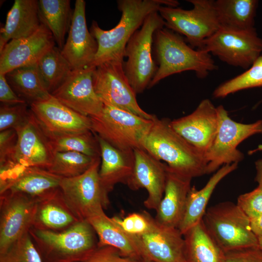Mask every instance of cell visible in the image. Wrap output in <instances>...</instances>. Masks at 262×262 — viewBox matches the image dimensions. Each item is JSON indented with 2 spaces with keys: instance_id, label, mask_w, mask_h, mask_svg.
Segmentation results:
<instances>
[{
  "instance_id": "603a6c76",
  "label": "cell",
  "mask_w": 262,
  "mask_h": 262,
  "mask_svg": "<svg viewBox=\"0 0 262 262\" xmlns=\"http://www.w3.org/2000/svg\"><path fill=\"white\" fill-rule=\"evenodd\" d=\"M96 135L100 149L99 179L109 195L116 184H127L133 170L134 152L119 150Z\"/></svg>"
},
{
  "instance_id": "ac0fdd59",
  "label": "cell",
  "mask_w": 262,
  "mask_h": 262,
  "mask_svg": "<svg viewBox=\"0 0 262 262\" xmlns=\"http://www.w3.org/2000/svg\"><path fill=\"white\" fill-rule=\"evenodd\" d=\"M133 152V170L127 185L132 190L145 189L148 196L144 206L156 210L164 192L167 165L143 148L135 149Z\"/></svg>"
},
{
  "instance_id": "4fadbf2b",
  "label": "cell",
  "mask_w": 262,
  "mask_h": 262,
  "mask_svg": "<svg viewBox=\"0 0 262 262\" xmlns=\"http://www.w3.org/2000/svg\"><path fill=\"white\" fill-rule=\"evenodd\" d=\"M0 195V254H2L29 232L34 224L38 201L19 194Z\"/></svg>"
},
{
  "instance_id": "cb8c5ba5",
  "label": "cell",
  "mask_w": 262,
  "mask_h": 262,
  "mask_svg": "<svg viewBox=\"0 0 262 262\" xmlns=\"http://www.w3.org/2000/svg\"><path fill=\"white\" fill-rule=\"evenodd\" d=\"M62 179L46 169L24 168L0 187V194H19L39 201L59 188Z\"/></svg>"
},
{
  "instance_id": "f546056e",
  "label": "cell",
  "mask_w": 262,
  "mask_h": 262,
  "mask_svg": "<svg viewBox=\"0 0 262 262\" xmlns=\"http://www.w3.org/2000/svg\"><path fill=\"white\" fill-rule=\"evenodd\" d=\"M183 236L187 262H224L225 252L209 233L202 220Z\"/></svg>"
},
{
  "instance_id": "8d00e7d4",
  "label": "cell",
  "mask_w": 262,
  "mask_h": 262,
  "mask_svg": "<svg viewBox=\"0 0 262 262\" xmlns=\"http://www.w3.org/2000/svg\"><path fill=\"white\" fill-rule=\"evenodd\" d=\"M0 262H43L29 232L15 242L4 253Z\"/></svg>"
},
{
  "instance_id": "e575fe53",
  "label": "cell",
  "mask_w": 262,
  "mask_h": 262,
  "mask_svg": "<svg viewBox=\"0 0 262 262\" xmlns=\"http://www.w3.org/2000/svg\"><path fill=\"white\" fill-rule=\"evenodd\" d=\"M98 158L77 152H57L47 170L62 178H73L84 173Z\"/></svg>"
},
{
  "instance_id": "b9f144b4",
  "label": "cell",
  "mask_w": 262,
  "mask_h": 262,
  "mask_svg": "<svg viewBox=\"0 0 262 262\" xmlns=\"http://www.w3.org/2000/svg\"><path fill=\"white\" fill-rule=\"evenodd\" d=\"M83 262H139L122 255L118 249L110 246L98 247Z\"/></svg>"
},
{
  "instance_id": "3957f363",
  "label": "cell",
  "mask_w": 262,
  "mask_h": 262,
  "mask_svg": "<svg viewBox=\"0 0 262 262\" xmlns=\"http://www.w3.org/2000/svg\"><path fill=\"white\" fill-rule=\"evenodd\" d=\"M153 43L159 67L149 88L174 74L193 70L203 78L217 68L209 53L193 49L179 33L166 27L155 32Z\"/></svg>"
},
{
  "instance_id": "d6986e66",
  "label": "cell",
  "mask_w": 262,
  "mask_h": 262,
  "mask_svg": "<svg viewBox=\"0 0 262 262\" xmlns=\"http://www.w3.org/2000/svg\"><path fill=\"white\" fill-rule=\"evenodd\" d=\"M30 109L47 134L74 133L91 130L90 117L82 115L51 97L30 105Z\"/></svg>"
},
{
  "instance_id": "9a60e30c",
  "label": "cell",
  "mask_w": 262,
  "mask_h": 262,
  "mask_svg": "<svg viewBox=\"0 0 262 262\" xmlns=\"http://www.w3.org/2000/svg\"><path fill=\"white\" fill-rule=\"evenodd\" d=\"M131 236L143 260L152 262H186L183 236L177 228L161 226L154 218L147 232Z\"/></svg>"
},
{
  "instance_id": "f35d334b",
  "label": "cell",
  "mask_w": 262,
  "mask_h": 262,
  "mask_svg": "<svg viewBox=\"0 0 262 262\" xmlns=\"http://www.w3.org/2000/svg\"><path fill=\"white\" fill-rule=\"evenodd\" d=\"M112 218L124 231L131 236H138L147 232L154 219L146 211L131 213L122 219L117 216Z\"/></svg>"
},
{
  "instance_id": "8992f818",
  "label": "cell",
  "mask_w": 262,
  "mask_h": 262,
  "mask_svg": "<svg viewBox=\"0 0 262 262\" xmlns=\"http://www.w3.org/2000/svg\"><path fill=\"white\" fill-rule=\"evenodd\" d=\"M202 221L225 253L258 246V238L251 229L250 219L236 204L226 201L211 206L206 210Z\"/></svg>"
},
{
  "instance_id": "f6af8a7d",
  "label": "cell",
  "mask_w": 262,
  "mask_h": 262,
  "mask_svg": "<svg viewBox=\"0 0 262 262\" xmlns=\"http://www.w3.org/2000/svg\"><path fill=\"white\" fill-rule=\"evenodd\" d=\"M251 229L258 237H262V214L256 218L250 219Z\"/></svg>"
},
{
  "instance_id": "e0dca14e",
  "label": "cell",
  "mask_w": 262,
  "mask_h": 262,
  "mask_svg": "<svg viewBox=\"0 0 262 262\" xmlns=\"http://www.w3.org/2000/svg\"><path fill=\"white\" fill-rule=\"evenodd\" d=\"M173 129L204 155L210 149L218 127L216 107L202 100L191 114L170 120Z\"/></svg>"
},
{
  "instance_id": "f1b7e54d",
  "label": "cell",
  "mask_w": 262,
  "mask_h": 262,
  "mask_svg": "<svg viewBox=\"0 0 262 262\" xmlns=\"http://www.w3.org/2000/svg\"><path fill=\"white\" fill-rule=\"evenodd\" d=\"M5 75L14 91L29 106L51 97L41 77L37 63L16 68Z\"/></svg>"
},
{
  "instance_id": "83f0119b",
  "label": "cell",
  "mask_w": 262,
  "mask_h": 262,
  "mask_svg": "<svg viewBox=\"0 0 262 262\" xmlns=\"http://www.w3.org/2000/svg\"><path fill=\"white\" fill-rule=\"evenodd\" d=\"M78 221L64 202L59 188L38 202L32 228L61 231Z\"/></svg>"
},
{
  "instance_id": "1f68e13d",
  "label": "cell",
  "mask_w": 262,
  "mask_h": 262,
  "mask_svg": "<svg viewBox=\"0 0 262 262\" xmlns=\"http://www.w3.org/2000/svg\"><path fill=\"white\" fill-rule=\"evenodd\" d=\"M38 13L41 24L51 32L61 50L65 43L73 17L69 0H39Z\"/></svg>"
},
{
  "instance_id": "681fc988",
  "label": "cell",
  "mask_w": 262,
  "mask_h": 262,
  "mask_svg": "<svg viewBox=\"0 0 262 262\" xmlns=\"http://www.w3.org/2000/svg\"></svg>"
},
{
  "instance_id": "ab89813d",
  "label": "cell",
  "mask_w": 262,
  "mask_h": 262,
  "mask_svg": "<svg viewBox=\"0 0 262 262\" xmlns=\"http://www.w3.org/2000/svg\"><path fill=\"white\" fill-rule=\"evenodd\" d=\"M250 219L262 214V186H258L251 192L242 194L236 204Z\"/></svg>"
},
{
  "instance_id": "5bb4252c",
  "label": "cell",
  "mask_w": 262,
  "mask_h": 262,
  "mask_svg": "<svg viewBox=\"0 0 262 262\" xmlns=\"http://www.w3.org/2000/svg\"><path fill=\"white\" fill-rule=\"evenodd\" d=\"M17 140L13 162L16 168H39L47 170L54 152L49 139L31 111L27 122L16 131Z\"/></svg>"
},
{
  "instance_id": "d590c367",
  "label": "cell",
  "mask_w": 262,
  "mask_h": 262,
  "mask_svg": "<svg viewBox=\"0 0 262 262\" xmlns=\"http://www.w3.org/2000/svg\"><path fill=\"white\" fill-rule=\"evenodd\" d=\"M259 87H262V55L246 71L218 86L213 96L224 98L242 90Z\"/></svg>"
},
{
  "instance_id": "6da1fadb",
  "label": "cell",
  "mask_w": 262,
  "mask_h": 262,
  "mask_svg": "<svg viewBox=\"0 0 262 262\" xmlns=\"http://www.w3.org/2000/svg\"><path fill=\"white\" fill-rule=\"evenodd\" d=\"M117 7L121 12L118 24L104 30L93 20L89 31L98 43V51L90 66L96 67L110 61L124 62L126 45L135 32L142 26L151 13L158 12L162 6L177 7L175 0H119Z\"/></svg>"
},
{
  "instance_id": "4316f807",
  "label": "cell",
  "mask_w": 262,
  "mask_h": 262,
  "mask_svg": "<svg viewBox=\"0 0 262 262\" xmlns=\"http://www.w3.org/2000/svg\"><path fill=\"white\" fill-rule=\"evenodd\" d=\"M88 221L98 238V247L110 246L116 248L124 256L136 260L141 259L140 252L131 236L103 212L90 218Z\"/></svg>"
},
{
  "instance_id": "7402d4cb",
  "label": "cell",
  "mask_w": 262,
  "mask_h": 262,
  "mask_svg": "<svg viewBox=\"0 0 262 262\" xmlns=\"http://www.w3.org/2000/svg\"><path fill=\"white\" fill-rule=\"evenodd\" d=\"M192 179L172 170L167 165L164 192L154 218L158 224L178 229L184 213Z\"/></svg>"
},
{
  "instance_id": "d6a6232c",
  "label": "cell",
  "mask_w": 262,
  "mask_h": 262,
  "mask_svg": "<svg viewBox=\"0 0 262 262\" xmlns=\"http://www.w3.org/2000/svg\"><path fill=\"white\" fill-rule=\"evenodd\" d=\"M41 77L50 94L70 75L73 69L55 46L49 49L37 63Z\"/></svg>"
},
{
  "instance_id": "7dc6e473",
  "label": "cell",
  "mask_w": 262,
  "mask_h": 262,
  "mask_svg": "<svg viewBox=\"0 0 262 262\" xmlns=\"http://www.w3.org/2000/svg\"><path fill=\"white\" fill-rule=\"evenodd\" d=\"M258 238V246L262 249V237H259Z\"/></svg>"
},
{
  "instance_id": "7c38bea8",
  "label": "cell",
  "mask_w": 262,
  "mask_h": 262,
  "mask_svg": "<svg viewBox=\"0 0 262 262\" xmlns=\"http://www.w3.org/2000/svg\"><path fill=\"white\" fill-rule=\"evenodd\" d=\"M197 49L211 52L229 65L246 69L260 56L262 39L256 29L239 31L220 27Z\"/></svg>"
},
{
  "instance_id": "44dd1931",
  "label": "cell",
  "mask_w": 262,
  "mask_h": 262,
  "mask_svg": "<svg viewBox=\"0 0 262 262\" xmlns=\"http://www.w3.org/2000/svg\"><path fill=\"white\" fill-rule=\"evenodd\" d=\"M68 35L61 49L73 70L90 66L98 51V43L88 30L85 18V2L76 0Z\"/></svg>"
},
{
  "instance_id": "30bf717a",
  "label": "cell",
  "mask_w": 262,
  "mask_h": 262,
  "mask_svg": "<svg viewBox=\"0 0 262 262\" xmlns=\"http://www.w3.org/2000/svg\"><path fill=\"white\" fill-rule=\"evenodd\" d=\"M193 5L191 10L164 5L158 13L166 27L184 35L192 47L199 49L203 42L220 27L212 0H188Z\"/></svg>"
},
{
  "instance_id": "60d3db41",
  "label": "cell",
  "mask_w": 262,
  "mask_h": 262,
  "mask_svg": "<svg viewBox=\"0 0 262 262\" xmlns=\"http://www.w3.org/2000/svg\"><path fill=\"white\" fill-rule=\"evenodd\" d=\"M17 140V135L15 130L0 131V166L13 162Z\"/></svg>"
},
{
  "instance_id": "7a4b0ae2",
  "label": "cell",
  "mask_w": 262,
  "mask_h": 262,
  "mask_svg": "<svg viewBox=\"0 0 262 262\" xmlns=\"http://www.w3.org/2000/svg\"><path fill=\"white\" fill-rule=\"evenodd\" d=\"M143 148L181 175L193 179L206 174L204 154L176 131L168 119L156 116Z\"/></svg>"
},
{
  "instance_id": "ffe728a7",
  "label": "cell",
  "mask_w": 262,
  "mask_h": 262,
  "mask_svg": "<svg viewBox=\"0 0 262 262\" xmlns=\"http://www.w3.org/2000/svg\"><path fill=\"white\" fill-rule=\"evenodd\" d=\"M55 46V40L43 24L32 34L10 41L0 51V74H5L16 68L37 63Z\"/></svg>"
},
{
  "instance_id": "52a82bcc",
  "label": "cell",
  "mask_w": 262,
  "mask_h": 262,
  "mask_svg": "<svg viewBox=\"0 0 262 262\" xmlns=\"http://www.w3.org/2000/svg\"><path fill=\"white\" fill-rule=\"evenodd\" d=\"M165 26L158 12L150 14L141 28L128 41L123 62L126 76L136 93H142L148 86L157 68L152 58V47L155 32Z\"/></svg>"
},
{
  "instance_id": "74e56055",
  "label": "cell",
  "mask_w": 262,
  "mask_h": 262,
  "mask_svg": "<svg viewBox=\"0 0 262 262\" xmlns=\"http://www.w3.org/2000/svg\"><path fill=\"white\" fill-rule=\"evenodd\" d=\"M27 103L15 105L0 104V131L14 129L24 126L30 118L31 111Z\"/></svg>"
},
{
  "instance_id": "8fae6325",
  "label": "cell",
  "mask_w": 262,
  "mask_h": 262,
  "mask_svg": "<svg viewBox=\"0 0 262 262\" xmlns=\"http://www.w3.org/2000/svg\"><path fill=\"white\" fill-rule=\"evenodd\" d=\"M123 62L110 61L95 67L92 79L96 93L104 104L153 119L155 115L147 113L139 105L136 94L125 73Z\"/></svg>"
},
{
  "instance_id": "836d02e7",
  "label": "cell",
  "mask_w": 262,
  "mask_h": 262,
  "mask_svg": "<svg viewBox=\"0 0 262 262\" xmlns=\"http://www.w3.org/2000/svg\"><path fill=\"white\" fill-rule=\"evenodd\" d=\"M46 134L54 153L73 151L93 158H100L99 142L96 134L91 130L74 133Z\"/></svg>"
},
{
  "instance_id": "5b68a950",
  "label": "cell",
  "mask_w": 262,
  "mask_h": 262,
  "mask_svg": "<svg viewBox=\"0 0 262 262\" xmlns=\"http://www.w3.org/2000/svg\"><path fill=\"white\" fill-rule=\"evenodd\" d=\"M90 118L91 131L94 133L124 151L143 148L155 118L146 119L107 104H104L100 114Z\"/></svg>"
},
{
  "instance_id": "c3c4849f",
  "label": "cell",
  "mask_w": 262,
  "mask_h": 262,
  "mask_svg": "<svg viewBox=\"0 0 262 262\" xmlns=\"http://www.w3.org/2000/svg\"><path fill=\"white\" fill-rule=\"evenodd\" d=\"M142 262H152L148 260H143L142 261Z\"/></svg>"
},
{
  "instance_id": "ba28073f",
  "label": "cell",
  "mask_w": 262,
  "mask_h": 262,
  "mask_svg": "<svg viewBox=\"0 0 262 262\" xmlns=\"http://www.w3.org/2000/svg\"><path fill=\"white\" fill-rule=\"evenodd\" d=\"M100 163L101 158H98L83 174L62 178L60 181L59 188L64 201L79 221H87L104 212L109 205V196L98 174Z\"/></svg>"
},
{
  "instance_id": "484cf974",
  "label": "cell",
  "mask_w": 262,
  "mask_h": 262,
  "mask_svg": "<svg viewBox=\"0 0 262 262\" xmlns=\"http://www.w3.org/2000/svg\"><path fill=\"white\" fill-rule=\"evenodd\" d=\"M237 166V163L224 165L213 174L202 188L197 190L195 186L191 187L182 219L178 227L182 235L202 220L215 187L224 178L236 169Z\"/></svg>"
},
{
  "instance_id": "4dcf8cb0",
  "label": "cell",
  "mask_w": 262,
  "mask_h": 262,
  "mask_svg": "<svg viewBox=\"0 0 262 262\" xmlns=\"http://www.w3.org/2000/svg\"><path fill=\"white\" fill-rule=\"evenodd\" d=\"M256 0H217L214 7L220 27L245 31L255 29Z\"/></svg>"
},
{
  "instance_id": "bcb514c9",
  "label": "cell",
  "mask_w": 262,
  "mask_h": 262,
  "mask_svg": "<svg viewBox=\"0 0 262 262\" xmlns=\"http://www.w3.org/2000/svg\"><path fill=\"white\" fill-rule=\"evenodd\" d=\"M259 149L262 152V146L259 147ZM256 175L255 180L258 185L262 186V157L255 162Z\"/></svg>"
},
{
  "instance_id": "2e32d148",
  "label": "cell",
  "mask_w": 262,
  "mask_h": 262,
  "mask_svg": "<svg viewBox=\"0 0 262 262\" xmlns=\"http://www.w3.org/2000/svg\"><path fill=\"white\" fill-rule=\"evenodd\" d=\"M95 67L74 70L51 96L76 112L87 116H97L104 104L96 93L92 75Z\"/></svg>"
},
{
  "instance_id": "7bdbcfd3",
  "label": "cell",
  "mask_w": 262,
  "mask_h": 262,
  "mask_svg": "<svg viewBox=\"0 0 262 262\" xmlns=\"http://www.w3.org/2000/svg\"><path fill=\"white\" fill-rule=\"evenodd\" d=\"M224 262H262V249L258 246L228 251Z\"/></svg>"
},
{
  "instance_id": "277c9868",
  "label": "cell",
  "mask_w": 262,
  "mask_h": 262,
  "mask_svg": "<svg viewBox=\"0 0 262 262\" xmlns=\"http://www.w3.org/2000/svg\"><path fill=\"white\" fill-rule=\"evenodd\" d=\"M29 233L43 262H83L98 247L97 235L87 221L61 231L32 228Z\"/></svg>"
},
{
  "instance_id": "9c48e42d",
  "label": "cell",
  "mask_w": 262,
  "mask_h": 262,
  "mask_svg": "<svg viewBox=\"0 0 262 262\" xmlns=\"http://www.w3.org/2000/svg\"><path fill=\"white\" fill-rule=\"evenodd\" d=\"M218 115L217 132L211 147L205 154L207 162L206 174L214 172L220 166L238 164L244 155L238 146L248 137L262 134V120L250 124L236 122L220 105L216 107Z\"/></svg>"
},
{
  "instance_id": "d4e9b609",
  "label": "cell",
  "mask_w": 262,
  "mask_h": 262,
  "mask_svg": "<svg viewBox=\"0 0 262 262\" xmlns=\"http://www.w3.org/2000/svg\"><path fill=\"white\" fill-rule=\"evenodd\" d=\"M38 0H15L0 30V51L10 41L27 37L41 25Z\"/></svg>"
},
{
  "instance_id": "ee69618b",
  "label": "cell",
  "mask_w": 262,
  "mask_h": 262,
  "mask_svg": "<svg viewBox=\"0 0 262 262\" xmlns=\"http://www.w3.org/2000/svg\"><path fill=\"white\" fill-rule=\"evenodd\" d=\"M0 101L1 104L6 105L26 103L14 91L3 74H0Z\"/></svg>"
}]
</instances>
